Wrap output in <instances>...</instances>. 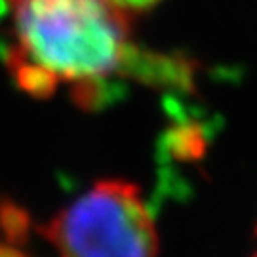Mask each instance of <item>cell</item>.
I'll return each mask as SVG.
<instances>
[{"label": "cell", "instance_id": "1", "mask_svg": "<svg viewBox=\"0 0 257 257\" xmlns=\"http://www.w3.org/2000/svg\"><path fill=\"white\" fill-rule=\"evenodd\" d=\"M16 44L10 52L73 84L74 99L93 109L109 99L107 82L126 73L138 48L126 12L110 0H12Z\"/></svg>", "mask_w": 257, "mask_h": 257}, {"label": "cell", "instance_id": "2", "mask_svg": "<svg viewBox=\"0 0 257 257\" xmlns=\"http://www.w3.org/2000/svg\"><path fill=\"white\" fill-rule=\"evenodd\" d=\"M38 232L59 257H158V232L139 189L103 179Z\"/></svg>", "mask_w": 257, "mask_h": 257}, {"label": "cell", "instance_id": "3", "mask_svg": "<svg viewBox=\"0 0 257 257\" xmlns=\"http://www.w3.org/2000/svg\"><path fill=\"white\" fill-rule=\"evenodd\" d=\"M31 230L27 211L12 202L0 204V234L18 244H23Z\"/></svg>", "mask_w": 257, "mask_h": 257}, {"label": "cell", "instance_id": "4", "mask_svg": "<svg viewBox=\"0 0 257 257\" xmlns=\"http://www.w3.org/2000/svg\"><path fill=\"white\" fill-rule=\"evenodd\" d=\"M21 244L14 242V240H8L6 236L0 234V257H31L27 251L19 248Z\"/></svg>", "mask_w": 257, "mask_h": 257}, {"label": "cell", "instance_id": "5", "mask_svg": "<svg viewBox=\"0 0 257 257\" xmlns=\"http://www.w3.org/2000/svg\"><path fill=\"white\" fill-rule=\"evenodd\" d=\"M110 2H114L124 12H139V10H147L155 6L160 0H110Z\"/></svg>", "mask_w": 257, "mask_h": 257}, {"label": "cell", "instance_id": "6", "mask_svg": "<svg viewBox=\"0 0 257 257\" xmlns=\"http://www.w3.org/2000/svg\"><path fill=\"white\" fill-rule=\"evenodd\" d=\"M251 257H257V251H255V253H253V255H251Z\"/></svg>", "mask_w": 257, "mask_h": 257}]
</instances>
